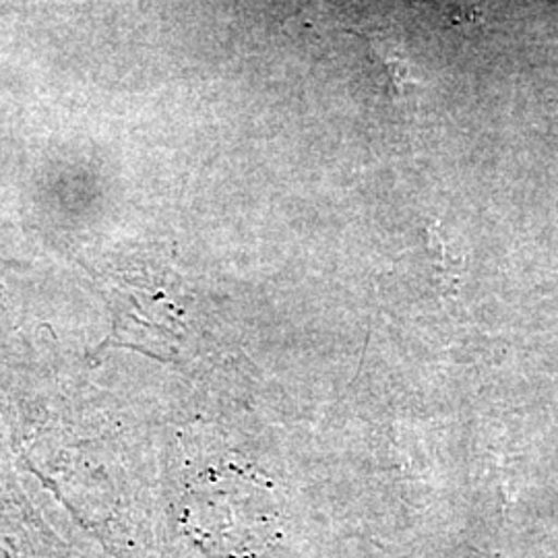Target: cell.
<instances>
[{"instance_id":"cell-1","label":"cell","mask_w":558,"mask_h":558,"mask_svg":"<svg viewBox=\"0 0 558 558\" xmlns=\"http://www.w3.org/2000/svg\"><path fill=\"white\" fill-rule=\"evenodd\" d=\"M0 558H69V550L20 500H0Z\"/></svg>"},{"instance_id":"cell-2","label":"cell","mask_w":558,"mask_h":558,"mask_svg":"<svg viewBox=\"0 0 558 558\" xmlns=\"http://www.w3.org/2000/svg\"><path fill=\"white\" fill-rule=\"evenodd\" d=\"M368 44L371 57L379 66L387 81V89L396 104H405L414 100L424 87V80L420 75L416 62H412L405 54V50L399 46V41L391 40L380 34H366L360 36Z\"/></svg>"}]
</instances>
